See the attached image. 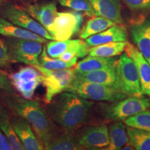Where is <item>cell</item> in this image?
Wrapping results in <instances>:
<instances>
[{
  "label": "cell",
  "instance_id": "cell-17",
  "mask_svg": "<svg viewBox=\"0 0 150 150\" xmlns=\"http://www.w3.org/2000/svg\"><path fill=\"white\" fill-rule=\"evenodd\" d=\"M95 11V16L111 20L114 23L123 24L120 0H88Z\"/></svg>",
  "mask_w": 150,
  "mask_h": 150
},
{
  "label": "cell",
  "instance_id": "cell-2",
  "mask_svg": "<svg viewBox=\"0 0 150 150\" xmlns=\"http://www.w3.org/2000/svg\"><path fill=\"white\" fill-rule=\"evenodd\" d=\"M1 100L6 108L14 115L27 120L44 145L59 132V129L38 101L26 99L14 93H4Z\"/></svg>",
  "mask_w": 150,
  "mask_h": 150
},
{
  "label": "cell",
  "instance_id": "cell-27",
  "mask_svg": "<svg viewBox=\"0 0 150 150\" xmlns=\"http://www.w3.org/2000/svg\"><path fill=\"white\" fill-rule=\"evenodd\" d=\"M129 145L137 150H150V131L127 127Z\"/></svg>",
  "mask_w": 150,
  "mask_h": 150
},
{
  "label": "cell",
  "instance_id": "cell-26",
  "mask_svg": "<svg viewBox=\"0 0 150 150\" xmlns=\"http://www.w3.org/2000/svg\"><path fill=\"white\" fill-rule=\"evenodd\" d=\"M127 42H111L92 47L90 48L88 54L101 57H114L125 51Z\"/></svg>",
  "mask_w": 150,
  "mask_h": 150
},
{
  "label": "cell",
  "instance_id": "cell-19",
  "mask_svg": "<svg viewBox=\"0 0 150 150\" xmlns=\"http://www.w3.org/2000/svg\"><path fill=\"white\" fill-rule=\"evenodd\" d=\"M47 150H82L83 147L78 141L74 131H59L44 144Z\"/></svg>",
  "mask_w": 150,
  "mask_h": 150
},
{
  "label": "cell",
  "instance_id": "cell-30",
  "mask_svg": "<svg viewBox=\"0 0 150 150\" xmlns=\"http://www.w3.org/2000/svg\"><path fill=\"white\" fill-rule=\"evenodd\" d=\"M60 4L73 11H79L88 17L95 16V11L88 0H58Z\"/></svg>",
  "mask_w": 150,
  "mask_h": 150
},
{
  "label": "cell",
  "instance_id": "cell-12",
  "mask_svg": "<svg viewBox=\"0 0 150 150\" xmlns=\"http://www.w3.org/2000/svg\"><path fill=\"white\" fill-rule=\"evenodd\" d=\"M14 131L20 142L27 150H42L44 145L37 136L32 126L27 120L20 116L11 115Z\"/></svg>",
  "mask_w": 150,
  "mask_h": 150
},
{
  "label": "cell",
  "instance_id": "cell-20",
  "mask_svg": "<svg viewBox=\"0 0 150 150\" xmlns=\"http://www.w3.org/2000/svg\"><path fill=\"white\" fill-rule=\"evenodd\" d=\"M45 47L48 55L54 59H59L61 54L71 50H81V51L88 52V54L90 50L89 47L88 46L85 41L79 40V39L52 40L51 42H49L47 44Z\"/></svg>",
  "mask_w": 150,
  "mask_h": 150
},
{
  "label": "cell",
  "instance_id": "cell-35",
  "mask_svg": "<svg viewBox=\"0 0 150 150\" xmlns=\"http://www.w3.org/2000/svg\"><path fill=\"white\" fill-rule=\"evenodd\" d=\"M121 149H122V150H134V149H135L134 147H132V146H131V145H126L125 146H124V147L122 148Z\"/></svg>",
  "mask_w": 150,
  "mask_h": 150
},
{
  "label": "cell",
  "instance_id": "cell-31",
  "mask_svg": "<svg viewBox=\"0 0 150 150\" xmlns=\"http://www.w3.org/2000/svg\"><path fill=\"white\" fill-rule=\"evenodd\" d=\"M122 1L134 12L150 11V0H122Z\"/></svg>",
  "mask_w": 150,
  "mask_h": 150
},
{
  "label": "cell",
  "instance_id": "cell-6",
  "mask_svg": "<svg viewBox=\"0 0 150 150\" xmlns=\"http://www.w3.org/2000/svg\"><path fill=\"white\" fill-rule=\"evenodd\" d=\"M66 91L72 92L86 99L99 102H115L128 97L122 92L103 84L74 79Z\"/></svg>",
  "mask_w": 150,
  "mask_h": 150
},
{
  "label": "cell",
  "instance_id": "cell-10",
  "mask_svg": "<svg viewBox=\"0 0 150 150\" xmlns=\"http://www.w3.org/2000/svg\"><path fill=\"white\" fill-rule=\"evenodd\" d=\"M8 77L13 88L26 99H32L43 80L42 73L31 65L21 67Z\"/></svg>",
  "mask_w": 150,
  "mask_h": 150
},
{
  "label": "cell",
  "instance_id": "cell-1",
  "mask_svg": "<svg viewBox=\"0 0 150 150\" xmlns=\"http://www.w3.org/2000/svg\"><path fill=\"white\" fill-rule=\"evenodd\" d=\"M93 104L72 92L59 94L46 110L52 121L65 131H75L91 120Z\"/></svg>",
  "mask_w": 150,
  "mask_h": 150
},
{
  "label": "cell",
  "instance_id": "cell-5",
  "mask_svg": "<svg viewBox=\"0 0 150 150\" xmlns=\"http://www.w3.org/2000/svg\"><path fill=\"white\" fill-rule=\"evenodd\" d=\"M116 73L118 91L128 96L142 97L143 95L136 65L126 52L118 58Z\"/></svg>",
  "mask_w": 150,
  "mask_h": 150
},
{
  "label": "cell",
  "instance_id": "cell-16",
  "mask_svg": "<svg viewBox=\"0 0 150 150\" xmlns=\"http://www.w3.org/2000/svg\"><path fill=\"white\" fill-rule=\"evenodd\" d=\"M74 80L100 83L117 90L116 64L93 72L75 74Z\"/></svg>",
  "mask_w": 150,
  "mask_h": 150
},
{
  "label": "cell",
  "instance_id": "cell-33",
  "mask_svg": "<svg viewBox=\"0 0 150 150\" xmlns=\"http://www.w3.org/2000/svg\"><path fill=\"white\" fill-rule=\"evenodd\" d=\"M0 90L4 93H14L9 77L1 71H0Z\"/></svg>",
  "mask_w": 150,
  "mask_h": 150
},
{
  "label": "cell",
  "instance_id": "cell-32",
  "mask_svg": "<svg viewBox=\"0 0 150 150\" xmlns=\"http://www.w3.org/2000/svg\"><path fill=\"white\" fill-rule=\"evenodd\" d=\"M11 63L5 39L0 38V68H5Z\"/></svg>",
  "mask_w": 150,
  "mask_h": 150
},
{
  "label": "cell",
  "instance_id": "cell-3",
  "mask_svg": "<svg viewBox=\"0 0 150 150\" xmlns=\"http://www.w3.org/2000/svg\"><path fill=\"white\" fill-rule=\"evenodd\" d=\"M111 104H101L99 110L104 119L111 121H123L130 116L150 107V99L143 97L128 96Z\"/></svg>",
  "mask_w": 150,
  "mask_h": 150
},
{
  "label": "cell",
  "instance_id": "cell-36",
  "mask_svg": "<svg viewBox=\"0 0 150 150\" xmlns=\"http://www.w3.org/2000/svg\"><path fill=\"white\" fill-rule=\"evenodd\" d=\"M4 0H0V6L2 4L3 2H4Z\"/></svg>",
  "mask_w": 150,
  "mask_h": 150
},
{
  "label": "cell",
  "instance_id": "cell-34",
  "mask_svg": "<svg viewBox=\"0 0 150 150\" xmlns=\"http://www.w3.org/2000/svg\"><path fill=\"white\" fill-rule=\"evenodd\" d=\"M11 146L0 128V150H11Z\"/></svg>",
  "mask_w": 150,
  "mask_h": 150
},
{
  "label": "cell",
  "instance_id": "cell-4",
  "mask_svg": "<svg viewBox=\"0 0 150 150\" xmlns=\"http://www.w3.org/2000/svg\"><path fill=\"white\" fill-rule=\"evenodd\" d=\"M11 63H20L35 66L40 65L39 56L42 43L39 41L16 37H6Z\"/></svg>",
  "mask_w": 150,
  "mask_h": 150
},
{
  "label": "cell",
  "instance_id": "cell-25",
  "mask_svg": "<svg viewBox=\"0 0 150 150\" xmlns=\"http://www.w3.org/2000/svg\"><path fill=\"white\" fill-rule=\"evenodd\" d=\"M114 24L115 23L107 18L95 16L86 22L81 30L79 36L81 39H86L91 35L102 32Z\"/></svg>",
  "mask_w": 150,
  "mask_h": 150
},
{
  "label": "cell",
  "instance_id": "cell-23",
  "mask_svg": "<svg viewBox=\"0 0 150 150\" xmlns=\"http://www.w3.org/2000/svg\"><path fill=\"white\" fill-rule=\"evenodd\" d=\"M108 129L110 142L105 149L119 150L129 143L126 125L122 122L114 121L110 124Z\"/></svg>",
  "mask_w": 150,
  "mask_h": 150
},
{
  "label": "cell",
  "instance_id": "cell-11",
  "mask_svg": "<svg viewBox=\"0 0 150 150\" xmlns=\"http://www.w3.org/2000/svg\"><path fill=\"white\" fill-rule=\"evenodd\" d=\"M76 136L83 149H105L110 142L108 129L106 125L86 127L76 134Z\"/></svg>",
  "mask_w": 150,
  "mask_h": 150
},
{
  "label": "cell",
  "instance_id": "cell-21",
  "mask_svg": "<svg viewBox=\"0 0 150 150\" xmlns=\"http://www.w3.org/2000/svg\"><path fill=\"white\" fill-rule=\"evenodd\" d=\"M115 57H101L88 56L75 65V72L78 74L93 72L115 65L117 61Z\"/></svg>",
  "mask_w": 150,
  "mask_h": 150
},
{
  "label": "cell",
  "instance_id": "cell-7",
  "mask_svg": "<svg viewBox=\"0 0 150 150\" xmlns=\"http://www.w3.org/2000/svg\"><path fill=\"white\" fill-rule=\"evenodd\" d=\"M35 68L43 75L42 83L45 87V102L49 104L59 94L66 91L72 83L75 77L74 69L50 70L40 65H35Z\"/></svg>",
  "mask_w": 150,
  "mask_h": 150
},
{
  "label": "cell",
  "instance_id": "cell-14",
  "mask_svg": "<svg viewBox=\"0 0 150 150\" xmlns=\"http://www.w3.org/2000/svg\"><path fill=\"white\" fill-rule=\"evenodd\" d=\"M131 40L150 64V16L129 28Z\"/></svg>",
  "mask_w": 150,
  "mask_h": 150
},
{
  "label": "cell",
  "instance_id": "cell-15",
  "mask_svg": "<svg viewBox=\"0 0 150 150\" xmlns=\"http://www.w3.org/2000/svg\"><path fill=\"white\" fill-rule=\"evenodd\" d=\"M125 52L136 65L142 95L148 96L150 99V64L137 47L128 42H127Z\"/></svg>",
  "mask_w": 150,
  "mask_h": 150
},
{
  "label": "cell",
  "instance_id": "cell-8",
  "mask_svg": "<svg viewBox=\"0 0 150 150\" xmlns=\"http://www.w3.org/2000/svg\"><path fill=\"white\" fill-rule=\"evenodd\" d=\"M0 13L1 16L19 27L39 35L48 40H54L45 28L18 6L13 4H5L0 8Z\"/></svg>",
  "mask_w": 150,
  "mask_h": 150
},
{
  "label": "cell",
  "instance_id": "cell-22",
  "mask_svg": "<svg viewBox=\"0 0 150 150\" xmlns=\"http://www.w3.org/2000/svg\"><path fill=\"white\" fill-rule=\"evenodd\" d=\"M0 35L5 37H16L20 38L34 40L42 43H45L48 41V40H47L45 38L15 25L3 16H0Z\"/></svg>",
  "mask_w": 150,
  "mask_h": 150
},
{
  "label": "cell",
  "instance_id": "cell-24",
  "mask_svg": "<svg viewBox=\"0 0 150 150\" xmlns=\"http://www.w3.org/2000/svg\"><path fill=\"white\" fill-rule=\"evenodd\" d=\"M0 128L13 150H24V146L20 142L14 131L11 120V115L8 108L0 106Z\"/></svg>",
  "mask_w": 150,
  "mask_h": 150
},
{
  "label": "cell",
  "instance_id": "cell-18",
  "mask_svg": "<svg viewBox=\"0 0 150 150\" xmlns=\"http://www.w3.org/2000/svg\"><path fill=\"white\" fill-rule=\"evenodd\" d=\"M127 31L122 24H115L102 32L85 39L89 47L111 42H127Z\"/></svg>",
  "mask_w": 150,
  "mask_h": 150
},
{
  "label": "cell",
  "instance_id": "cell-28",
  "mask_svg": "<svg viewBox=\"0 0 150 150\" xmlns=\"http://www.w3.org/2000/svg\"><path fill=\"white\" fill-rule=\"evenodd\" d=\"M77 60L78 58H74L70 61H64L60 59H54L48 55L46 51V47H44L39 56V65L50 70H64L75 66V65L77 63Z\"/></svg>",
  "mask_w": 150,
  "mask_h": 150
},
{
  "label": "cell",
  "instance_id": "cell-9",
  "mask_svg": "<svg viewBox=\"0 0 150 150\" xmlns=\"http://www.w3.org/2000/svg\"><path fill=\"white\" fill-rule=\"evenodd\" d=\"M83 22V13L79 11L57 12L50 33L54 40H68L79 32Z\"/></svg>",
  "mask_w": 150,
  "mask_h": 150
},
{
  "label": "cell",
  "instance_id": "cell-13",
  "mask_svg": "<svg viewBox=\"0 0 150 150\" xmlns=\"http://www.w3.org/2000/svg\"><path fill=\"white\" fill-rule=\"evenodd\" d=\"M23 9L50 32L57 13V7L54 1L28 4Z\"/></svg>",
  "mask_w": 150,
  "mask_h": 150
},
{
  "label": "cell",
  "instance_id": "cell-29",
  "mask_svg": "<svg viewBox=\"0 0 150 150\" xmlns=\"http://www.w3.org/2000/svg\"><path fill=\"white\" fill-rule=\"evenodd\" d=\"M124 122L127 127L150 131V110H142L127 117Z\"/></svg>",
  "mask_w": 150,
  "mask_h": 150
}]
</instances>
